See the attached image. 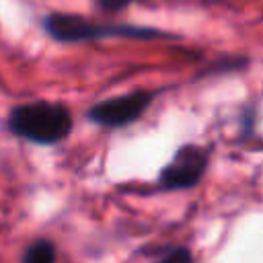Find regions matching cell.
<instances>
[{
	"instance_id": "cell-3",
	"label": "cell",
	"mask_w": 263,
	"mask_h": 263,
	"mask_svg": "<svg viewBox=\"0 0 263 263\" xmlns=\"http://www.w3.org/2000/svg\"><path fill=\"white\" fill-rule=\"evenodd\" d=\"M160 92H162V88H158V90L138 88V90H129L123 95H115V97L97 101L95 105H90L86 109V113H84L86 121H90L103 129L127 127L132 123H136L146 113V109L154 103V99Z\"/></svg>"
},
{
	"instance_id": "cell-5",
	"label": "cell",
	"mask_w": 263,
	"mask_h": 263,
	"mask_svg": "<svg viewBox=\"0 0 263 263\" xmlns=\"http://www.w3.org/2000/svg\"><path fill=\"white\" fill-rule=\"evenodd\" d=\"M23 263H55V247L47 238L33 240L23 255Z\"/></svg>"
},
{
	"instance_id": "cell-2",
	"label": "cell",
	"mask_w": 263,
	"mask_h": 263,
	"mask_svg": "<svg viewBox=\"0 0 263 263\" xmlns=\"http://www.w3.org/2000/svg\"><path fill=\"white\" fill-rule=\"evenodd\" d=\"M6 129L37 146H55L64 142L74 129V115L62 101H29L10 107L6 115Z\"/></svg>"
},
{
	"instance_id": "cell-4",
	"label": "cell",
	"mask_w": 263,
	"mask_h": 263,
	"mask_svg": "<svg viewBox=\"0 0 263 263\" xmlns=\"http://www.w3.org/2000/svg\"><path fill=\"white\" fill-rule=\"evenodd\" d=\"M210 164V148L199 144H183L175 150L173 158L160 168L156 185L162 191H181L195 187Z\"/></svg>"
},
{
	"instance_id": "cell-1",
	"label": "cell",
	"mask_w": 263,
	"mask_h": 263,
	"mask_svg": "<svg viewBox=\"0 0 263 263\" xmlns=\"http://www.w3.org/2000/svg\"><path fill=\"white\" fill-rule=\"evenodd\" d=\"M43 33L58 43H88L101 39H134V41H154V39H179V33L164 31L160 27L134 25V23H105L90 21L76 12H47L41 16Z\"/></svg>"
},
{
	"instance_id": "cell-6",
	"label": "cell",
	"mask_w": 263,
	"mask_h": 263,
	"mask_svg": "<svg viewBox=\"0 0 263 263\" xmlns=\"http://www.w3.org/2000/svg\"><path fill=\"white\" fill-rule=\"evenodd\" d=\"M134 2H140V0H92V6L101 10L103 14H113V12L125 10Z\"/></svg>"
},
{
	"instance_id": "cell-7",
	"label": "cell",
	"mask_w": 263,
	"mask_h": 263,
	"mask_svg": "<svg viewBox=\"0 0 263 263\" xmlns=\"http://www.w3.org/2000/svg\"><path fill=\"white\" fill-rule=\"evenodd\" d=\"M156 263H193V257H191V251L185 249V247H177L173 251H168L160 261Z\"/></svg>"
}]
</instances>
